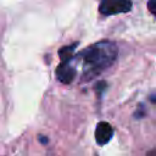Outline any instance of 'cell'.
<instances>
[{"label":"cell","instance_id":"cell-1","mask_svg":"<svg viewBox=\"0 0 156 156\" xmlns=\"http://www.w3.org/2000/svg\"><path fill=\"white\" fill-rule=\"evenodd\" d=\"M118 48L113 41L102 40L91 46H88L80 52L83 60L90 65L93 71H104L108 68L116 60Z\"/></svg>","mask_w":156,"mask_h":156},{"label":"cell","instance_id":"cell-2","mask_svg":"<svg viewBox=\"0 0 156 156\" xmlns=\"http://www.w3.org/2000/svg\"><path fill=\"white\" fill-rule=\"evenodd\" d=\"M130 9H132L130 0H102L99 5V11L106 16L126 13L130 11Z\"/></svg>","mask_w":156,"mask_h":156},{"label":"cell","instance_id":"cell-3","mask_svg":"<svg viewBox=\"0 0 156 156\" xmlns=\"http://www.w3.org/2000/svg\"><path fill=\"white\" fill-rule=\"evenodd\" d=\"M113 135V129L107 122H99L95 128V140L99 145L107 144Z\"/></svg>","mask_w":156,"mask_h":156},{"label":"cell","instance_id":"cell-4","mask_svg":"<svg viewBox=\"0 0 156 156\" xmlns=\"http://www.w3.org/2000/svg\"><path fill=\"white\" fill-rule=\"evenodd\" d=\"M56 76L57 78L65 83V84H68L73 80L74 76H76V72L74 69L69 66V62H61L56 69Z\"/></svg>","mask_w":156,"mask_h":156},{"label":"cell","instance_id":"cell-5","mask_svg":"<svg viewBox=\"0 0 156 156\" xmlns=\"http://www.w3.org/2000/svg\"><path fill=\"white\" fill-rule=\"evenodd\" d=\"M147 10L156 17V0H147Z\"/></svg>","mask_w":156,"mask_h":156},{"label":"cell","instance_id":"cell-6","mask_svg":"<svg viewBox=\"0 0 156 156\" xmlns=\"http://www.w3.org/2000/svg\"><path fill=\"white\" fill-rule=\"evenodd\" d=\"M145 156H156V149H152V150H150Z\"/></svg>","mask_w":156,"mask_h":156}]
</instances>
